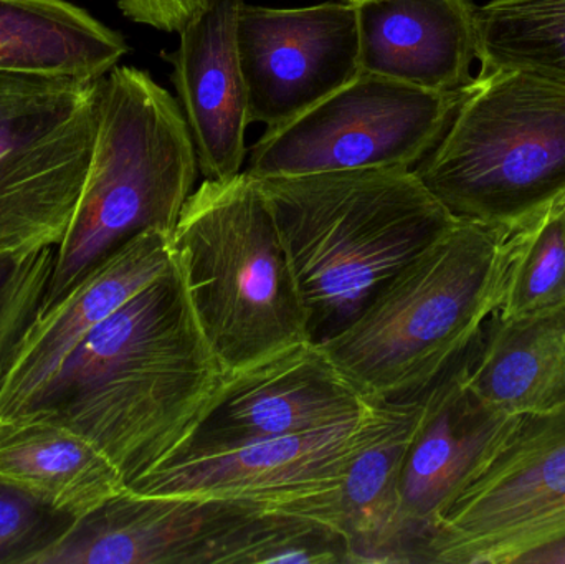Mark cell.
<instances>
[{
  "label": "cell",
  "mask_w": 565,
  "mask_h": 564,
  "mask_svg": "<svg viewBox=\"0 0 565 564\" xmlns=\"http://www.w3.org/2000/svg\"><path fill=\"white\" fill-rule=\"evenodd\" d=\"M415 174L460 221L523 227L565 198V79L480 72Z\"/></svg>",
  "instance_id": "cell-6"
},
{
  "label": "cell",
  "mask_w": 565,
  "mask_h": 564,
  "mask_svg": "<svg viewBox=\"0 0 565 564\" xmlns=\"http://www.w3.org/2000/svg\"><path fill=\"white\" fill-rule=\"evenodd\" d=\"M224 377L174 264L89 333L13 419L79 434L128 486L178 453Z\"/></svg>",
  "instance_id": "cell-1"
},
{
  "label": "cell",
  "mask_w": 565,
  "mask_h": 564,
  "mask_svg": "<svg viewBox=\"0 0 565 564\" xmlns=\"http://www.w3.org/2000/svg\"><path fill=\"white\" fill-rule=\"evenodd\" d=\"M55 257L56 247L0 255V390L42 313Z\"/></svg>",
  "instance_id": "cell-25"
},
{
  "label": "cell",
  "mask_w": 565,
  "mask_h": 564,
  "mask_svg": "<svg viewBox=\"0 0 565 564\" xmlns=\"http://www.w3.org/2000/svg\"><path fill=\"white\" fill-rule=\"evenodd\" d=\"M205 2L207 0H116V6L132 22L179 33Z\"/></svg>",
  "instance_id": "cell-27"
},
{
  "label": "cell",
  "mask_w": 565,
  "mask_h": 564,
  "mask_svg": "<svg viewBox=\"0 0 565 564\" xmlns=\"http://www.w3.org/2000/svg\"><path fill=\"white\" fill-rule=\"evenodd\" d=\"M398 404L401 401L372 404L358 419L316 433L166 460L128 483V489L289 509L338 489L352 460L394 419Z\"/></svg>",
  "instance_id": "cell-10"
},
{
  "label": "cell",
  "mask_w": 565,
  "mask_h": 564,
  "mask_svg": "<svg viewBox=\"0 0 565 564\" xmlns=\"http://www.w3.org/2000/svg\"><path fill=\"white\" fill-rule=\"evenodd\" d=\"M260 509L126 489L75 520L35 564H215L228 533Z\"/></svg>",
  "instance_id": "cell-14"
},
{
  "label": "cell",
  "mask_w": 565,
  "mask_h": 564,
  "mask_svg": "<svg viewBox=\"0 0 565 564\" xmlns=\"http://www.w3.org/2000/svg\"><path fill=\"white\" fill-rule=\"evenodd\" d=\"M305 308L308 340L344 330L454 217L414 169H354L258 179Z\"/></svg>",
  "instance_id": "cell-2"
},
{
  "label": "cell",
  "mask_w": 565,
  "mask_h": 564,
  "mask_svg": "<svg viewBox=\"0 0 565 564\" xmlns=\"http://www.w3.org/2000/svg\"><path fill=\"white\" fill-rule=\"evenodd\" d=\"M467 383L518 416L563 406L565 304L516 320L491 315L471 348Z\"/></svg>",
  "instance_id": "cell-20"
},
{
  "label": "cell",
  "mask_w": 565,
  "mask_h": 564,
  "mask_svg": "<svg viewBox=\"0 0 565 564\" xmlns=\"http://www.w3.org/2000/svg\"><path fill=\"white\" fill-rule=\"evenodd\" d=\"M171 242L195 320L225 374L309 341L295 272L257 178L205 179Z\"/></svg>",
  "instance_id": "cell-5"
},
{
  "label": "cell",
  "mask_w": 565,
  "mask_h": 564,
  "mask_svg": "<svg viewBox=\"0 0 565 564\" xmlns=\"http://www.w3.org/2000/svg\"><path fill=\"white\" fill-rule=\"evenodd\" d=\"M565 564V536L546 543L524 556L521 564Z\"/></svg>",
  "instance_id": "cell-28"
},
{
  "label": "cell",
  "mask_w": 565,
  "mask_h": 564,
  "mask_svg": "<svg viewBox=\"0 0 565 564\" xmlns=\"http://www.w3.org/2000/svg\"><path fill=\"white\" fill-rule=\"evenodd\" d=\"M422 397L424 394L401 401L394 419L352 460L338 489L280 512L334 526L351 546L352 564L397 563L402 470L420 416Z\"/></svg>",
  "instance_id": "cell-18"
},
{
  "label": "cell",
  "mask_w": 565,
  "mask_h": 564,
  "mask_svg": "<svg viewBox=\"0 0 565 564\" xmlns=\"http://www.w3.org/2000/svg\"><path fill=\"white\" fill-rule=\"evenodd\" d=\"M471 83L430 92L362 72L252 146L257 179L354 169H415L444 138Z\"/></svg>",
  "instance_id": "cell-8"
},
{
  "label": "cell",
  "mask_w": 565,
  "mask_h": 564,
  "mask_svg": "<svg viewBox=\"0 0 565 564\" xmlns=\"http://www.w3.org/2000/svg\"><path fill=\"white\" fill-rule=\"evenodd\" d=\"M358 17L362 72L430 92L473 82V0H369L359 3Z\"/></svg>",
  "instance_id": "cell-17"
},
{
  "label": "cell",
  "mask_w": 565,
  "mask_h": 564,
  "mask_svg": "<svg viewBox=\"0 0 565 564\" xmlns=\"http://www.w3.org/2000/svg\"><path fill=\"white\" fill-rule=\"evenodd\" d=\"M352 564L351 546L334 526L298 513L260 509L222 543L215 564Z\"/></svg>",
  "instance_id": "cell-23"
},
{
  "label": "cell",
  "mask_w": 565,
  "mask_h": 564,
  "mask_svg": "<svg viewBox=\"0 0 565 564\" xmlns=\"http://www.w3.org/2000/svg\"><path fill=\"white\" fill-rule=\"evenodd\" d=\"M514 232L458 219L319 347L369 403L420 397L500 308Z\"/></svg>",
  "instance_id": "cell-3"
},
{
  "label": "cell",
  "mask_w": 565,
  "mask_h": 564,
  "mask_svg": "<svg viewBox=\"0 0 565 564\" xmlns=\"http://www.w3.org/2000/svg\"><path fill=\"white\" fill-rule=\"evenodd\" d=\"M198 169L191 129L178 99L149 73L115 66L103 78L92 164L56 247L42 313L136 235L172 234L194 192Z\"/></svg>",
  "instance_id": "cell-4"
},
{
  "label": "cell",
  "mask_w": 565,
  "mask_h": 564,
  "mask_svg": "<svg viewBox=\"0 0 565 564\" xmlns=\"http://www.w3.org/2000/svg\"><path fill=\"white\" fill-rule=\"evenodd\" d=\"M103 78L0 70V255L65 237L95 151Z\"/></svg>",
  "instance_id": "cell-7"
},
{
  "label": "cell",
  "mask_w": 565,
  "mask_h": 564,
  "mask_svg": "<svg viewBox=\"0 0 565 564\" xmlns=\"http://www.w3.org/2000/svg\"><path fill=\"white\" fill-rule=\"evenodd\" d=\"M345 2L354 3V6H359V3L369 2V0H345Z\"/></svg>",
  "instance_id": "cell-29"
},
{
  "label": "cell",
  "mask_w": 565,
  "mask_h": 564,
  "mask_svg": "<svg viewBox=\"0 0 565 564\" xmlns=\"http://www.w3.org/2000/svg\"><path fill=\"white\" fill-rule=\"evenodd\" d=\"M171 235H136L39 315L0 390V421L13 419L89 333L174 265Z\"/></svg>",
  "instance_id": "cell-16"
},
{
  "label": "cell",
  "mask_w": 565,
  "mask_h": 564,
  "mask_svg": "<svg viewBox=\"0 0 565 564\" xmlns=\"http://www.w3.org/2000/svg\"><path fill=\"white\" fill-rule=\"evenodd\" d=\"M245 0H207L179 32L172 65L179 105L188 119L204 179L224 181L244 171L250 125L247 82L238 52Z\"/></svg>",
  "instance_id": "cell-15"
},
{
  "label": "cell",
  "mask_w": 565,
  "mask_h": 564,
  "mask_svg": "<svg viewBox=\"0 0 565 564\" xmlns=\"http://www.w3.org/2000/svg\"><path fill=\"white\" fill-rule=\"evenodd\" d=\"M75 519L0 486V564H35Z\"/></svg>",
  "instance_id": "cell-26"
},
{
  "label": "cell",
  "mask_w": 565,
  "mask_h": 564,
  "mask_svg": "<svg viewBox=\"0 0 565 564\" xmlns=\"http://www.w3.org/2000/svg\"><path fill=\"white\" fill-rule=\"evenodd\" d=\"M372 404L319 344L301 341L225 374L191 436L168 460L328 429L358 419Z\"/></svg>",
  "instance_id": "cell-11"
},
{
  "label": "cell",
  "mask_w": 565,
  "mask_h": 564,
  "mask_svg": "<svg viewBox=\"0 0 565 564\" xmlns=\"http://www.w3.org/2000/svg\"><path fill=\"white\" fill-rule=\"evenodd\" d=\"M480 72L530 70L565 79V0H488L478 7Z\"/></svg>",
  "instance_id": "cell-22"
},
{
  "label": "cell",
  "mask_w": 565,
  "mask_h": 564,
  "mask_svg": "<svg viewBox=\"0 0 565 564\" xmlns=\"http://www.w3.org/2000/svg\"><path fill=\"white\" fill-rule=\"evenodd\" d=\"M471 348L422 397L402 470L397 563L424 562L435 525L490 466L523 417L488 403L467 383Z\"/></svg>",
  "instance_id": "cell-12"
},
{
  "label": "cell",
  "mask_w": 565,
  "mask_h": 564,
  "mask_svg": "<svg viewBox=\"0 0 565 564\" xmlns=\"http://www.w3.org/2000/svg\"><path fill=\"white\" fill-rule=\"evenodd\" d=\"M238 52L250 121L285 125L358 78V6L324 2L298 9L245 3Z\"/></svg>",
  "instance_id": "cell-13"
},
{
  "label": "cell",
  "mask_w": 565,
  "mask_h": 564,
  "mask_svg": "<svg viewBox=\"0 0 565 564\" xmlns=\"http://www.w3.org/2000/svg\"><path fill=\"white\" fill-rule=\"evenodd\" d=\"M0 486L78 520L128 489L88 439L49 421H0Z\"/></svg>",
  "instance_id": "cell-19"
},
{
  "label": "cell",
  "mask_w": 565,
  "mask_h": 564,
  "mask_svg": "<svg viewBox=\"0 0 565 564\" xmlns=\"http://www.w3.org/2000/svg\"><path fill=\"white\" fill-rule=\"evenodd\" d=\"M129 52L125 36L66 0H0V70L98 79Z\"/></svg>",
  "instance_id": "cell-21"
},
{
  "label": "cell",
  "mask_w": 565,
  "mask_h": 564,
  "mask_svg": "<svg viewBox=\"0 0 565 564\" xmlns=\"http://www.w3.org/2000/svg\"><path fill=\"white\" fill-rule=\"evenodd\" d=\"M564 212H565V198L563 199Z\"/></svg>",
  "instance_id": "cell-30"
},
{
  "label": "cell",
  "mask_w": 565,
  "mask_h": 564,
  "mask_svg": "<svg viewBox=\"0 0 565 564\" xmlns=\"http://www.w3.org/2000/svg\"><path fill=\"white\" fill-rule=\"evenodd\" d=\"M565 304V212L563 201L514 232L513 257L501 320L530 317Z\"/></svg>",
  "instance_id": "cell-24"
},
{
  "label": "cell",
  "mask_w": 565,
  "mask_h": 564,
  "mask_svg": "<svg viewBox=\"0 0 565 564\" xmlns=\"http://www.w3.org/2000/svg\"><path fill=\"white\" fill-rule=\"evenodd\" d=\"M565 536V403L524 414L490 466L435 525L424 563L521 564Z\"/></svg>",
  "instance_id": "cell-9"
}]
</instances>
